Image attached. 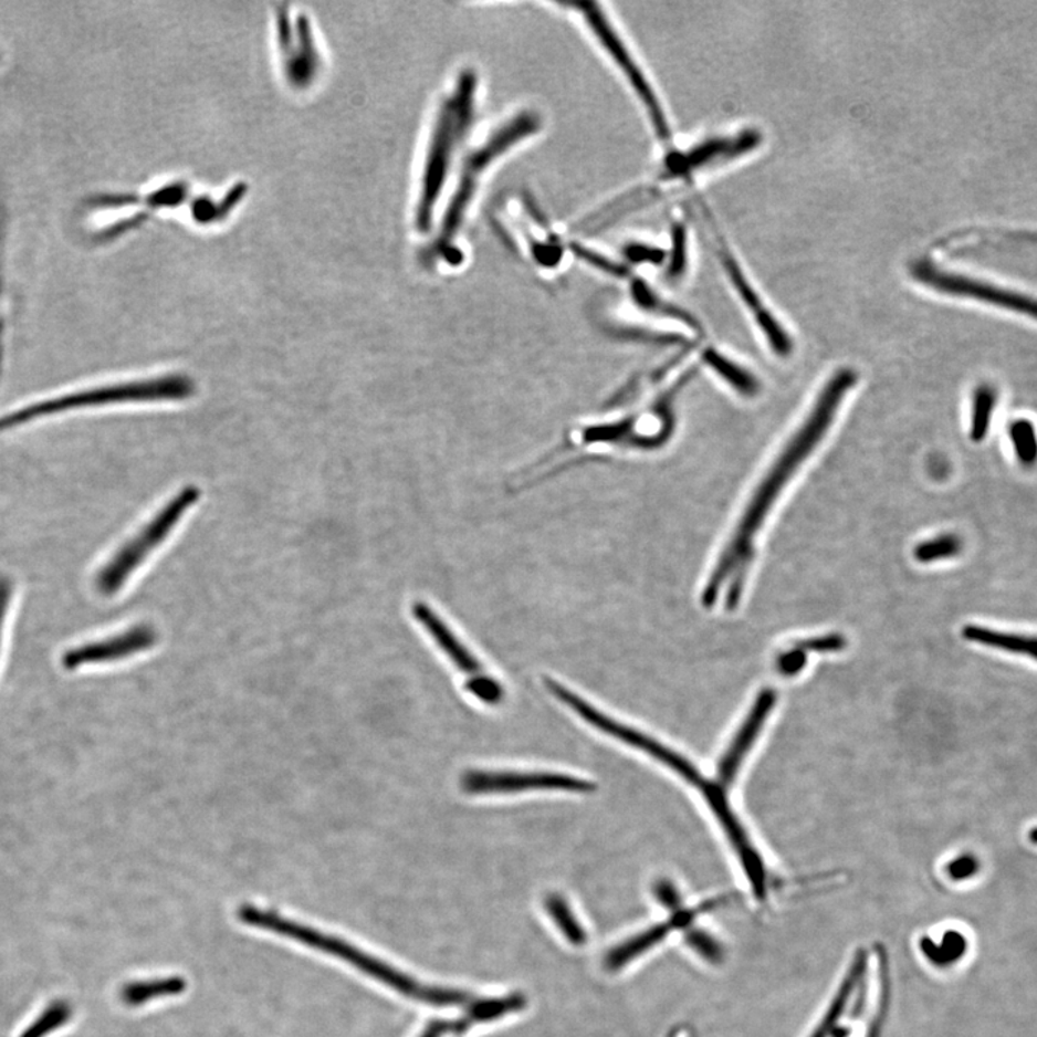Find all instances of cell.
Here are the masks:
<instances>
[{"label":"cell","mask_w":1037,"mask_h":1037,"mask_svg":"<svg viewBox=\"0 0 1037 1037\" xmlns=\"http://www.w3.org/2000/svg\"><path fill=\"white\" fill-rule=\"evenodd\" d=\"M856 384L858 374L850 368L837 370L834 377L827 380L806 420L789 437L782 453L769 465L767 473L751 494V501L742 512L739 525L709 574L701 596L703 606H715L717 598L725 591V606L730 610L739 607L746 575L753 564L756 536L778 502L779 494L788 486L808 457L815 453L817 446L825 440L834 426L837 412Z\"/></svg>","instance_id":"obj_1"},{"label":"cell","mask_w":1037,"mask_h":1037,"mask_svg":"<svg viewBox=\"0 0 1037 1037\" xmlns=\"http://www.w3.org/2000/svg\"><path fill=\"white\" fill-rule=\"evenodd\" d=\"M238 918L245 925L259 928V930L273 932L275 935L296 941V943L311 946L321 953L329 954L333 959L345 961L360 973L369 975L385 986L394 988L404 996L416 998L426 1003V1005L449 1007L463 1005L468 1001L464 993L449 991V988L422 986L416 980L408 977L407 974L398 972L383 960L366 954L365 951L346 943L344 940L336 939L315 930V928L297 924L296 921L289 920L270 910H261L259 907L244 905L238 911Z\"/></svg>","instance_id":"obj_2"},{"label":"cell","mask_w":1037,"mask_h":1037,"mask_svg":"<svg viewBox=\"0 0 1037 1037\" xmlns=\"http://www.w3.org/2000/svg\"><path fill=\"white\" fill-rule=\"evenodd\" d=\"M475 93L478 77L473 71H464L437 116L418 195L416 226L420 232L430 231L432 226L437 202L446 187L457 146L463 140L473 121Z\"/></svg>","instance_id":"obj_3"},{"label":"cell","mask_w":1037,"mask_h":1037,"mask_svg":"<svg viewBox=\"0 0 1037 1037\" xmlns=\"http://www.w3.org/2000/svg\"><path fill=\"white\" fill-rule=\"evenodd\" d=\"M540 128L541 117L534 112H523L504 123L483 145L468 156L457 180L453 198L442 218L440 235L437 238V251L450 249L453 244L460 228L463 227L470 203L478 192L480 180L488 170L518 143L536 135Z\"/></svg>","instance_id":"obj_4"},{"label":"cell","mask_w":1037,"mask_h":1037,"mask_svg":"<svg viewBox=\"0 0 1037 1037\" xmlns=\"http://www.w3.org/2000/svg\"><path fill=\"white\" fill-rule=\"evenodd\" d=\"M199 497H201L199 488L187 486L170 499L164 509H160L155 517L142 527L139 534L114 552L112 558L99 568L95 577L97 591L106 597L121 591L132 574L149 558L151 552L159 548L166 537L172 534L180 518L199 501Z\"/></svg>","instance_id":"obj_5"},{"label":"cell","mask_w":1037,"mask_h":1037,"mask_svg":"<svg viewBox=\"0 0 1037 1037\" xmlns=\"http://www.w3.org/2000/svg\"><path fill=\"white\" fill-rule=\"evenodd\" d=\"M546 688H548V691L554 694L559 702H563L570 711L577 713V715L589 723V725L601 731L603 734L612 736L614 740L621 741L622 744L641 751V753L663 764L664 767L672 769L673 773H677L680 778H683L689 786L699 789L702 797H705V794L708 796L709 792H711L713 779H709L705 775H702L701 771L694 767L693 763L684 758L682 754L661 744L658 740L651 739L650 735L626 725V723L612 720V717L598 711L591 703L584 701L582 696L575 694L570 689L565 688L564 684L555 682V680H546Z\"/></svg>","instance_id":"obj_6"},{"label":"cell","mask_w":1037,"mask_h":1037,"mask_svg":"<svg viewBox=\"0 0 1037 1037\" xmlns=\"http://www.w3.org/2000/svg\"><path fill=\"white\" fill-rule=\"evenodd\" d=\"M566 7L577 9L578 12H582L594 36H596L599 44L603 45L604 51L610 55V59L614 61V64L618 66V70L625 74L632 90H635L637 97L643 103L647 114H649L651 125H653L660 140L668 142L670 139V127L668 121H666V114L660 106L659 98L656 97L654 90L651 88L649 80H647L643 71H641L640 65L632 59L631 52L625 44V41H621L617 31L614 30L611 23L608 22L607 17L604 15L601 8H599L597 3L588 2L566 3Z\"/></svg>","instance_id":"obj_7"},{"label":"cell","mask_w":1037,"mask_h":1037,"mask_svg":"<svg viewBox=\"0 0 1037 1037\" xmlns=\"http://www.w3.org/2000/svg\"><path fill=\"white\" fill-rule=\"evenodd\" d=\"M912 277L918 283L926 285L935 292L946 296L977 300V302L993 304L1006 311L1019 313L1037 321V298L1027 296L1013 290L998 287L983 280H975L968 275L954 273V271L939 268L928 260H920L912 264Z\"/></svg>","instance_id":"obj_8"},{"label":"cell","mask_w":1037,"mask_h":1037,"mask_svg":"<svg viewBox=\"0 0 1037 1037\" xmlns=\"http://www.w3.org/2000/svg\"><path fill=\"white\" fill-rule=\"evenodd\" d=\"M696 203L702 212V221L706 226L709 241L712 242L717 259H720L722 268L726 271L727 277H730L732 285H734L736 293H739L742 303L753 313L756 325L763 331L771 349L779 356H788L793 352L792 337H789L787 331L779 325V322L774 317L773 313L765 307L763 300L756 294L750 280L746 279L744 271H742L740 264L736 263L735 256L732 255V252L727 249L725 242H723L720 230H717L716 223L713 222L706 205L702 203L701 199H698Z\"/></svg>","instance_id":"obj_9"},{"label":"cell","mask_w":1037,"mask_h":1037,"mask_svg":"<svg viewBox=\"0 0 1037 1037\" xmlns=\"http://www.w3.org/2000/svg\"><path fill=\"white\" fill-rule=\"evenodd\" d=\"M461 788L472 796H488V794H513L522 792H566L593 793L596 783L588 779L573 777V775L556 773H517V771H468L461 777Z\"/></svg>","instance_id":"obj_10"},{"label":"cell","mask_w":1037,"mask_h":1037,"mask_svg":"<svg viewBox=\"0 0 1037 1037\" xmlns=\"http://www.w3.org/2000/svg\"><path fill=\"white\" fill-rule=\"evenodd\" d=\"M760 133L746 130L730 137H716L699 143L684 154L670 155L664 164L666 180L689 178L698 170L711 168L723 161L741 158L760 145Z\"/></svg>","instance_id":"obj_11"},{"label":"cell","mask_w":1037,"mask_h":1037,"mask_svg":"<svg viewBox=\"0 0 1037 1037\" xmlns=\"http://www.w3.org/2000/svg\"><path fill=\"white\" fill-rule=\"evenodd\" d=\"M158 631L149 625L132 627L121 635L108 637L106 640L75 647L66 651L63 663L65 669L77 670L92 664H107L121 661L142 651L154 649L158 643Z\"/></svg>","instance_id":"obj_12"},{"label":"cell","mask_w":1037,"mask_h":1037,"mask_svg":"<svg viewBox=\"0 0 1037 1037\" xmlns=\"http://www.w3.org/2000/svg\"><path fill=\"white\" fill-rule=\"evenodd\" d=\"M727 899L730 898H712L708 899L705 902L699 903V905L694 908H680L679 911L672 912V916H670L668 921L661 922L659 925L650 926L649 930L640 932L639 935L632 936V939L627 940L626 943L612 949L610 953L607 954L606 967L610 970V972H617V970L630 964L632 960L639 959L640 955H643L647 951L654 949L661 941L668 939L670 932L684 930V928L691 925L699 915H703V913L725 905Z\"/></svg>","instance_id":"obj_13"},{"label":"cell","mask_w":1037,"mask_h":1037,"mask_svg":"<svg viewBox=\"0 0 1037 1037\" xmlns=\"http://www.w3.org/2000/svg\"><path fill=\"white\" fill-rule=\"evenodd\" d=\"M775 702H777V696L771 689L763 691L755 699L754 705L744 722H742L740 731L736 732L725 753H723L720 764H717L715 779L723 788L730 789L734 786L742 764L745 763L746 755L751 753L756 740H758L760 732L763 731L765 722L768 721Z\"/></svg>","instance_id":"obj_14"},{"label":"cell","mask_w":1037,"mask_h":1037,"mask_svg":"<svg viewBox=\"0 0 1037 1037\" xmlns=\"http://www.w3.org/2000/svg\"><path fill=\"white\" fill-rule=\"evenodd\" d=\"M412 614L417 621L430 632L432 640L444 651L451 663L461 673H464L468 680L482 678L486 674L475 656L470 653L468 647L461 643L459 637L454 635L453 630L446 625L440 616H437L430 606L425 603L413 604Z\"/></svg>","instance_id":"obj_15"},{"label":"cell","mask_w":1037,"mask_h":1037,"mask_svg":"<svg viewBox=\"0 0 1037 1037\" xmlns=\"http://www.w3.org/2000/svg\"><path fill=\"white\" fill-rule=\"evenodd\" d=\"M866 961H868V955L865 953L855 955V960L851 961L848 973L845 975L844 983H840L831 1005L827 1008L825 1016L821 1017L820 1025H817L810 1037H831L836 1035L837 1027H839L837 1025L844 1019L850 998L859 991L860 983H862Z\"/></svg>","instance_id":"obj_16"},{"label":"cell","mask_w":1037,"mask_h":1037,"mask_svg":"<svg viewBox=\"0 0 1037 1037\" xmlns=\"http://www.w3.org/2000/svg\"><path fill=\"white\" fill-rule=\"evenodd\" d=\"M961 635L972 643L1037 660V637L1035 636L1013 635V632L993 630L988 627L975 625L965 626Z\"/></svg>","instance_id":"obj_17"},{"label":"cell","mask_w":1037,"mask_h":1037,"mask_svg":"<svg viewBox=\"0 0 1037 1037\" xmlns=\"http://www.w3.org/2000/svg\"><path fill=\"white\" fill-rule=\"evenodd\" d=\"M920 946L922 954L932 965L939 968H949L960 963L967 954L968 941L963 932L950 930L944 932L940 941L925 936L921 940Z\"/></svg>","instance_id":"obj_18"},{"label":"cell","mask_w":1037,"mask_h":1037,"mask_svg":"<svg viewBox=\"0 0 1037 1037\" xmlns=\"http://www.w3.org/2000/svg\"><path fill=\"white\" fill-rule=\"evenodd\" d=\"M703 360L742 397L753 398L760 394V380L750 370L725 358L720 352L706 349L703 352Z\"/></svg>","instance_id":"obj_19"},{"label":"cell","mask_w":1037,"mask_h":1037,"mask_svg":"<svg viewBox=\"0 0 1037 1037\" xmlns=\"http://www.w3.org/2000/svg\"><path fill=\"white\" fill-rule=\"evenodd\" d=\"M187 982L180 977L150 980L128 984L122 992L123 1002L128 1006H140L156 998L176 996L184 993Z\"/></svg>","instance_id":"obj_20"},{"label":"cell","mask_w":1037,"mask_h":1037,"mask_svg":"<svg viewBox=\"0 0 1037 1037\" xmlns=\"http://www.w3.org/2000/svg\"><path fill=\"white\" fill-rule=\"evenodd\" d=\"M997 407V389L991 384H982L975 388L973 397L972 420H970V440L982 442L986 439L993 421L994 409Z\"/></svg>","instance_id":"obj_21"},{"label":"cell","mask_w":1037,"mask_h":1037,"mask_svg":"<svg viewBox=\"0 0 1037 1037\" xmlns=\"http://www.w3.org/2000/svg\"><path fill=\"white\" fill-rule=\"evenodd\" d=\"M1008 440L1017 463L1030 469L1037 464V428L1027 418H1017L1008 426Z\"/></svg>","instance_id":"obj_22"},{"label":"cell","mask_w":1037,"mask_h":1037,"mask_svg":"<svg viewBox=\"0 0 1037 1037\" xmlns=\"http://www.w3.org/2000/svg\"><path fill=\"white\" fill-rule=\"evenodd\" d=\"M545 908L552 921L555 922L556 926L559 928V931L563 932V935L570 944L583 946L587 943V932H585L582 924H579L568 902H566L563 897L558 895V893H551V895L546 898Z\"/></svg>","instance_id":"obj_23"},{"label":"cell","mask_w":1037,"mask_h":1037,"mask_svg":"<svg viewBox=\"0 0 1037 1037\" xmlns=\"http://www.w3.org/2000/svg\"><path fill=\"white\" fill-rule=\"evenodd\" d=\"M961 549H963L961 537L954 534H945L921 542L913 549V556L920 564H931L936 563V561L954 558Z\"/></svg>","instance_id":"obj_24"},{"label":"cell","mask_w":1037,"mask_h":1037,"mask_svg":"<svg viewBox=\"0 0 1037 1037\" xmlns=\"http://www.w3.org/2000/svg\"><path fill=\"white\" fill-rule=\"evenodd\" d=\"M525 1006L522 996H509L504 998H493V1001L479 1002L472 1006V1017L474 1020H492L496 1017L507 1015V1013L521 1010Z\"/></svg>","instance_id":"obj_25"},{"label":"cell","mask_w":1037,"mask_h":1037,"mask_svg":"<svg viewBox=\"0 0 1037 1037\" xmlns=\"http://www.w3.org/2000/svg\"><path fill=\"white\" fill-rule=\"evenodd\" d=\"M465 689L486 705H501L504 699L502 684L496 679L489 677L488 673L482 678L468 680Z\"/></svg>","instance_id":"obj_26"},{"label":"cell","mask_w":1037,"mask_h":1037,"mask_svg":"<svg viewBox=\"0 0 1037 1037\" xmlns=\"http://www.w3.org/2000/svg\"><path fill=\"white\" fill-rule=\"evenodd\" d=\"M688 261V238L687 228L683 223H677L673 227V250L669 259L668 275L670 279L682 277L687 270Z\"/></svg>","instance_id":"obj_27"},{"label":"cell","mask_w":1037,"mask_h":1037,"mask_svg":"<svg viewBox=\"0 0 1037 1037\" xmlns=\"http://www.w3.org/2000/svg\"><path fill=\"white\" fill-rule=\"evenodd\" d=\"M982 869V863L977 859V856L972 853H964L954 858L946 865V874L951 880L955 882H963V880H968L975 877Z\"/></svg>","instance_id":"obj_28"},{"label":"cell","mask_w":1037,"mask_h":1037,"mask_svg":"<svg viewBox=\"0 0 1037 1037\" xmlns=\"http://www.w3.org/2000/svg\"><path fill=\"white\" fill-rule=\"evenodd\" d=\"M807 663V651L800 646L792 647L786 653H782L777 659V670L782 677L793 678L800 673Z\"/></svg>","instance_id":"obj_29"},{"label":"cell","mask_w":1037,"mask_h":1037,"mask_svg":"<svg viewBox=\"0 0 1037 1037\" xmlns=\"http://www.w3.org/2000/svg\"><path fill=\"white\" fill-rule=\"evenodd\" d=\"M654 897L658 898V901L661 905L668 908L669 911L677 912L680 908H683L682 901H680V895L677 887L669 880H659L654 884Z\"/></svg>","instance_id":"obj_30"},{"label":"cell","mask_w":1037,"mask_h":1037,"mask_svg":"<svg viewBox=\"0 0 1037 1037\" xmlns=\"http://www.w3.org/2000/svg\"><path fill=\"white\" fill-rule=\"evenodd\" d=\"M626 256L632 263H660L664 259V252L653 247L632 244L627 247Z\"/></svg>","instance_id":"obj_31"},{"label":"cell","mask_w":1037,"mask_h":1037,"mask_svg":"<svg viewBox=\"0 0 1037 1037\" xmlns=\"http://www.w3.org/2000/svg\"><path fill=\"white\" fill-rule=\"evenodd\" d=\"M65 1017L66 1012L63 1007L55 1008V1010L48 1013L44 1019L38 1023L36 1026H33L32 1029L28 1031L25 1037H41L45 1034V1031L51 1030L52 1027L60 1025V1023L63 1022Z\"/></svg>","instance_id":"obj_32"},{"label":"cell","mask_w":1037,"mask_h":1037,"mask_svg":"<svg viewBox=\"0 0 1037 1037\" xmlns=\"http://www.w3.org/2000/svg\"><path fill=\"white\" fill-rule=\"evenodd\" d=\"M451 1023L447 1022H434L427 1027L425 1034L421 1037H442L451 1029Z\"/></svg>","instance_id":"obj_33"},{"label":"cell","mask_w":1037,"mask_h":1037,"mask_svg":"<svg viewBox=\"0 0 1037 1037\" xmlns=\"http://www.w3.org/2000/svg\"><path fill=\"white\" fill-rule=\"evenodd\" d=\"M1029 840L1031 844L1037 845V827H1034V829L1029 831Z\"/></svg>","instance_id":"obj_34"},{"label":"cell","mask_w":1037,"mask_h":1037,"mask_svg":"<svg viewBox=\"0 0 1037 1037\" xmlns=\"http://www.w3.org/2000/svg\"><path fill=\"white\" fill-rule=\"evenodd\" d=\"M680 1036H682V1034H680V1035H670L669 1037H680Z\"/></svg>","instance_id":"obj_35"}]
</instances>
